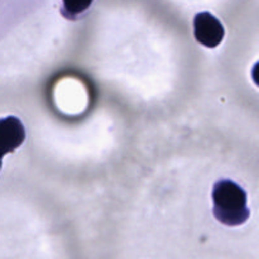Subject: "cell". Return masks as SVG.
Returning <instances> with one entry per match:
<instances>
[{"instance_id": "1", "label": "cell", "mask_w": 259, "mask_h": 259, "mask_svg": "<svg viewBox=\"0 0 259 259\" xmlns=\"http://www.w3.org/2000/svg\"><path fill=\"white\" fill-rule=\"evenodd\" d=\"M214 217L225 225H240L249 218L247 192L232 180H219L212 189Z\"/></svg>"}, {"instance_id": "2", "label": "cell", "mask_w": 259, "mask_h": 259, "mask_svg": "<svg viewBox=\"0 0 259 259\" xmlns=\"http://www.w3.org/2000/svg\"><path fill=\"white\" fill-rule=\"evenodd\" d=\"M195 38L202 46L215 48L224 38V27L217 17L209 12H202L195 15L194 19Z\"/></svg>"}, {"instance_id": "3", "label": "cell", "mask_w": 259, "mask_h": 259, "mask_svg": "<svg viewBox=\"0 0 259 259\" xmlns=\"http://www.w3.org/2000/svg\"><path fill=\"white\" fill-rule=\"evenodd\" d=\"M25 139V129L22 121L15 116H8L0 121V141L2 154L12 153L14 149L22 146Z\"/></svg>"}, {"instance_id": "4", "label": "cell", "mask_w": 259, "mask_h": 259, "mask_svg": "<svg viewBox=\"0 0 259 259\" xmlns=\"http://www.w3.org/2000/svg\"><path fill=\"white\" fill-rule=\"evenodd\" d=\"M252 77L253 81L255 82V85L259 86V61L253 66V70H252Z\"/></svg>"}]
</instances>
